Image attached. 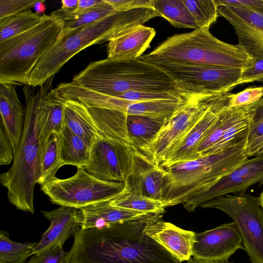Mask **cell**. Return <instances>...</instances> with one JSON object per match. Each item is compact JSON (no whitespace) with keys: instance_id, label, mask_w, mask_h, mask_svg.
<instances>
[{"instance_id":"1","label":"cell","mask_w":263,"mask_h":263,"mask_svg":"<svg viewBox=\"0 0 263 263\" xmlns=\"http://www.w3.org/2000/svg\"><path fill=\"white\" fill-rule=\"evenodd\" d=\"M146 217L110 228H80L67 263H181L143 233Z\"/></svg>"},{"instance_id":"32","label":"cell","mask_w":263,"mask_h":263,"mask_svg":"<svg viewBox=\"0 0 263 263\" xmlns=\"http://www.w3.org/2000/svg\"><path fill=\"white\" fill-rule=\"evenodd\" d=\"M39 176L37 183L43 185L54 179L58 170L62 166L58 154V133H53L40 147Z\"/></svg>"},{"instance_id":"2","label":"cell","mask_w":263,"mask_h":263,"mask_svg":"<svg viewBox=\"0 0 263 263\" xmlns=\"http://www.w3.org/2000/svg\"><path fill=\"white\" fill-rule=\"evenodd\" d=\"M157 16H161L152 8L117 11L68 33L62 37L60 42L38 61L29 76L27 85H42L81 50L93 45L109 42Z\"/></svg>"},{"instance_id":"39","label":"cell","mask_w":263,"mask_h":263,"mask_svg":"<svg viewBox=\"0 0 263 263\" xmlns=\"http://www.w3.org/2000/svg\"><path fill=\"white\" fill-rule=\"evenodd\" d=\"M40 0H0V20L30 9Z\"/></svg>"},{"instance_id":"35","label":"cell","mask_w":263,"mask_h":263,"mask_svg":"<svg viewBox=\"0 0 263 263\" xmlns=\"http://www.w3.org/2000/svg\"><path fill=\"white\" fill-rule=\"evenodd\" d=\"M241 108L242 106L231 108L229 106L221 112L217 120L198 147L197 153L199 158L219 140L225 131L238 117Z\"/></svg>"},{"instance_id":"38","label":"cell","mask_w":263,"mask_h":263,"mask_svg":"<svg viewBox=\"0 0 263 263\" xmlns=\"http://www.w3.org/2000/svg\"><path fill=\"white\" fill-rule=\"evenodd\" d=\"M262 97V86L249 87L238 93H233L230 101L229 107L234 108L249 105L257 102Z\"/></svg>"},{"instance_id":"24","label":"cell","mask_w":263,"mask_h":263,"mask_svg":"<svg viewBox=\"0 0 263 263\" xmlns=\"http://www.w3.org/2000/svg\"><path fill=\"white\" fill-rule=\"evenodd\" d=\"M256 108V102L242 106L238 117L225 131L219 140L202 156L218 153L248 143Z\"/></svg>"},{"instance_id":"9","label":"cell","mask_w":263,"mask_h":263,"mask_svg":"<svg viewBox=\"0 0 263 263\" xmlns=\"http://www.w3.org/2000/svg\"><path fill=\"white\" fill-rule=\"evenodd\" d=\"M41 187L53 204L80 209L112 200L123 190L124 184L99 179L80 167L71 177H56Z\"/></svg>"},{"instance_id":"44","label":"cell","mask_w":263,"mask_h":263,"mask_svg":"<svg viewBox=\"0 0 263 263\" xmlns=\"http://www.w3.org/2000/svg\"><path fill=\"white\" fill-rule=\"evenodd\" d=\"M217 5L244 7L263 14V0H215Z\"/></svg>"},{"instance_id":"14","label":"cell","mask_w":263,"mask_h":263,"mask_svg":"<svg viewBox=\"0 0 263 263\" xmlns=\"http://www.w3.org/2000/svg\"><path fill=\"white\" fill-rule=\"evenodd\" d=\"M256 184H263V153L248 158L209 190L194 195L183 205L192 212L205 201L228 194H244Z\"/></svg>"},{"instance_id":"22","label":"cell","mask_w":263,"mask_h":263,"mask_svg":"<svg viewBox=\"0 0 263 263\" xmlns=\"http://www.w3.org/2000/svg\"><path fill=\"white\" fill-rule=\"evenodd\" d=\"M1 123L12 144L14 153L21 141L25 109L18 97L16 87L11 84H0Z\"/></svg>"},{"instance_id":"25","label":"cell","mask_w":263,"mask_h":263,"mask_svg":"<svg viewBox=\"0 0 263 263\" xmlns=\"http://www.w3.org/2000/svg\"><path fill=\"white\" fill-rule=\"evenodd\" d=\"M63 124L83 139L89 148L95 140L101 136L86 106L77 101H65Z\"/></svg>"},{"instance_id":"42","label":"cell","mask_w":263,"mask_h":263,"mask_svg":"<svg viewBox=\"0 0 263 263\" xmlns=\"http://www.w3.org/2000/svg\"><path fill=\"white\" fill-rule=\"evenodd\" d=\"M14 151L2 123L0 124V165L9 164L14 160Z\"/></svg>"},{"instance_id":"21","label":"cell","mask_w":263,"mask_h":263,"mask_svg":"<svg viewBox=\"0 0 263 263\" xmlns=\"http://www.w3.org/2000/svg\"><path fill=\"white\" fill-rule=\"evenodd\" d=\"M155 35L153 28L143 25L135 27L109 41L107 58L123 60L139 59Z\"/></svg>"},{"instance_id":"16","label":"cell","mask_w":263,"mask_h":263,"mask_svg":"<svg viewBox=\"0 0 263 263\" xmlns=\"http://www.w3.org/2000/svg\"><path fill=\"white\" fill-rule=\"evenodd\" d=\"M244 249L242 239L234 222L196 234L193 258L210 261H228L237 250Z\"/></svg>"},{"instance_id":"17","label":"cell","mask_w":263,"mask_h":263,"mask_svg":"<svg viewBox=\"0 0 263 263\" xmlns=\"http://www.w3.org/2000/svg\"><path fill=\"white\" fill-rule=\"evenodd\" d=\"M162 214H153L145 219L143 233L163 247L180 262L193 256L196 234L164 221Z\"/></svg>"},{"instance_id":"51","label":"cell","mask_w":263,"mask_h":263,"mask_svg":"<svg viewBox=\"0 0 263 263\" xmlns=\"http://www.w3.org/2000/svg\"><path fill=\"white\" fill-rule=\"evenodd\" d=\"M227 263H234V262H228V261H227Z\"/></svg>"},{"instance_id":"28","label":"cell","mask_w":263,"mask_h":263,"mask_svg":"<svg viewBox=\"0 0 263 263\" xmlns=\"http://www.w3.org/2000/svg\"><path fill=\"white\" fill-rule=\"evenodd\" d=\"M116 10L105 0L98 6L83 12L66 11L61 8L50 15L59 17L64 23L62 37L79 28L115 13Z\"/></svg>"},{"instance_id":"8","label":"cell","mask_w":263,"mask_h":263,"mask_svg":"<svg viewBox=\"0 0 263 263\" xmlns=\"http://www.w3.org/2000/svg\"><path fill=\"white\" fill-rule=\"evenodd\" d=\"M199 207L217 209L230 217L251 262L263 263V210L258 197L246 193L228 194L205 201Z\"/></svg>"},{"instance_id":"18","label":"cell","mask_w":263,"mask_h":263,"mask_svg":"<svg viewBox=\"0 0 263 263\" xmlns=\"http://www.w3.org/2000/svg\"><path fill=\"white\" fill-rule=\"evenodd\" d=\"M165 171L139 151L134 149L124 189L152 199L161 201Z\"/></svg>"},{"instance_id":"34","label":"cell","mask_w":263,"mask_h":263,"mask_svg":"<svg viewBox=\"0 0 263 263\" xmlns=\"http://www.w3.org/2000/svg\"><path fill=\"white\" fill-rule=\"evenodd\" d=\"M37 242H16L11 240L9 234L0 232V263H25L27 258L33 255Z\"/></svg>"},{"instance_id":"20","label":"cell","mask_w":263,"mask_h":263,"mask_svg":"<svg viewBox=\"0 0 263 263\" xmlns=\"http://www.w3.org/2000/svg\"><path fill=\"white\" fill-rule=\"evenodd\" d=\"M110 200L93 203L79 209L78 219L80 228H110L128 221L144 218L153 213H147L116 207Z\"/></svg>"},{"instance_id":"48","label":"cell","mask_w":263,"mask_h":263,"mask_svg":"<svg viewBox=\"0 0 263 263\" xmlns=\"http://www.w3.org/2000/svg\"><path fill=\"white\" fill-rule=\"evenodd\" d=\"M228 261H210L199 259H190L186 263H227Z\"/></svg>"},{"instance_id":"23","label":"cell","mask_w":263,"mask_h":263,"mask_svg":"<svg viewBox=\"0 0 263 263\" xmlns=\"http://www.w3.org/2000/svg\"><path fill=\"white\" fill-rule=\"evenodd\" d=\"M65 102L53 89L42 96L37 106L35 116L40 147L53 133H58L62 128Z\"/></svg>"},{"instance_id":"4","label":"cell","mask_w":263,"mask_h":263,"mask_svg":"<svg viewBox=\"0 0 263 263\" xmlns=\"http://www.w3.org/2000/svg\"><path fill=\"white\" fill-rule=\"evenodd\" d=\"M140 59L151 64L215 65L242 70L251 66L254 61L238 45L218 39L209 28L171 36Z\"/></svg>"},{"instance_id":"50","label":"cell","mask_w":263,"mask_h":263,"mask_svg":"<svg viewBox=\"0 0 263 263\" xmlns=\"http://www.w3.org/2000/svg\"><path fill=\"white\" fill-rule=\"evenodd\" d=\"M263 153V146L262 147V148L260 149V151L258 152L257 155L258 154H262Z\"/></svg>"},{"instance_id":"37","label":"cell","mask_w":263,"mask_h":263,"mask_svg":"<svg viewBox=\"0 0 263 263\" xmlns=\"http://www.w3.org/2000/svg\"><path fill=\"white\" fill-rule=\"evenodd\" d=\"M263 146V97L256 102L248 141L249 157L255 156Z\"/></svg>"},{"instance_id":"45","label":"cell","mask_w":263,"mask_h":263,"mask_svg":"<svg viewBox=\"0 0 263 263\" xmlns=\"http://www.w3.org/2000/svg\"><path fill=\"white\" fill-rule=\"evenodd\" d=\"M103 0H79L74 12H79L90 9L102 3Z\"/></svg>"},{"instance_id":"7","label":"cell","mask_w":263,"mask_h":263,"mask_svg":"<svg viewBox=\"0 0 263 263\" xmlns=\"http://www.w3.org/2000/svg\"><path fill=\"white\" fill-rule=\"evenodd\" d=\"M64 23L43 14L30 30L0 43V84L28 85L32 70L40 59L61 40Z\"/></svg>"},{"instance_id":"29","label":"cell","mask_w":263,"mask_h":263,"mask_svg":"<svg viewBox=\"0 0 263 263\" xmlns=\"http://www.w3.org/2000/svg\"><path fill=\"white\" fill-rule=\"evenodd\" d=\"M165 120L127 115L126 130L130 145L138 151L147 145L156 137Z\"/></svg>"},{"instance_id":"43","label":"cell","mask_w":263,"mask_h":263,"mask_svg":"<svg viewBox=\"0 0 263 263\" xmlns=\"http://www.w3.org/2000/svg\"><path fill=\"white\" fill-rule=\"evenodd\" d=\"M116 11H124L137 8L153 9L154 0H105Z\"/></svg>"},{"instance_id":"31","label":"cell","mask_w":263,"mask_h":263,"mask_svg":"<svg viewBox=\"0 0 263 263\" xmlns=\"http://www.w3.org/2000/svg\"><path fill=\"white\" fill-rule=\"evenodd\" d=\"M115 206L143 213L163 214L165 212L162 201L128 191L124 189L110 200Z\"/></svg>"},{"instance_id":"36","label":"cell","mask_w":263,"mask_h":263,"mask_svg":"<svg viewBox=\"0 0 263 263\" xmlns=\"http://www.w3.org/2000/svg\"><path fill=\"white\" fill-rule=\"evenodd\" d=\"M199 28H209L218 17L215 0H183Z\"/></svg>"},{"instance_id":"30","label":"cell","mask_w":263,"mask_h":263,"mask_svg":"<svg viewBox=\"0 0 263 263\" xmlns=\"http://www.w3.org/2000/svg\"><path fill=\"white\" fill-rule=\"evenodd\" d=\"M153 9L175 27L199 28L183 0H154Z\"/></svg>"},{"instance_id":"33","label":"cell","mask_w":263,"mask_h":263,"mask_svg":"<svg viewBox=\"0 0 263 263\" xmlns=\"http://www.w3.org/2000/svg\"><path fill=\"white\" fill-rule=\"evenodd\" d=\"M42 18L29 9L0 20V43L30 30Z\"/></svg>"},{"instance_id":"11","label":"cell","mask_w":263,"mask_h":263,"mask_svg":"<svg viewBox=\"0 0 263 263\" xmlns=\"http://www.w3.org/2000/svg\"><path fill=\"white\" fill-rule=\"evenodd\" d=\"M216 94L192 95L181 108L165 120L154 139L139 151L159 165L170 149L206 110Z\"/></svg>"},{"instance_id":"41","label":"cell","mask_w":263,"mask_h":263,"mask_svg":"<svg viewBox=\"0 0 263 263\" xmlns=\"http://www.w3.org/2000/svg\"><path fill=\"white\" fill-rule=\"evenodd\" d=\"M254 82L263 83V59H254L251 66L241 70L237 86Z\"/></svg>"},{"instance_id":"47","label":"cell","mask_w":263,"mask_h":263,"mask_svg":"<svg viewBox=\"0 0 263 263\" xmlns=\"http://www.w3.org/2000/svg\"><path fill=\"white\" fill-rule=\"evenodd\" d=\"M45 1L40 0L34 6V8L36 13L38 14L43 13L45 10V6L44 4Z\"/></svg>"},{"instance_id":"3","label":"cell","mask_w":263,"mask_h":263,"mask_svg":"<svg viewBox=\"0 0 263 263\" xmlns=\"http://www.w3.org/2000/svg\"><path fill=\"white\" fill-rule=\"evenodd\" d=\"M54 77L40 86L35 93L29 85L23 88L26 100L24 127L14 153L13 164L0 175L9 202L18 210L34 214V191L39 176L40 144L35 124L37 105L42 96L52 89Z\"/></svg>"},{"instance_id":"19","label":"cell","mask_w":263,"mask_h":263,"mask_svg":"<svg viewBox=\"0 0 263 263\" xmlns=\"http://www.w3.org/2000/svg\"><path fill=\"white\" fill-rule=\"evenodd\" d=\"M78 208L60 206L49 211L42 213L50 221L48 229L37 242L33 255L41 254L55 246H62L70 237H74L80 228L78 219Z\"/></svg>"},{"instance_id":"10","label":"cell","mask_w":263,"mask_h":263,"mask_svg":"<svg viewBox=\"0 0 263 263\" xmlns=\"http://www.w3.org/2000/svg\"><path fill=\"white\" fill-rule=\"evenodd\" d=\"M182 94L228 92L237 86L242 69L222 66L156 64Z\"/></svg>"},{"instance_id":"12","label":"cell","mask_w":263,"mask_h":263,"mask_svg":"<svg viewBox=\"0 0 263 263\" xmlns=\"http://www.w3.org/2000/svg\"><path fill=\"white\" fill-rule=\"evenodd\" d=\"M134 149L123 141L101 135L91 146L84 168L99 179L124 183L132 165Z\"/></svg>"},{"instance_id":"26","label":"cell","mask_w":263,"mask_h":263,"mask_svg":"<svg viewBox=\"0 0 263 263\" xmlns=\"http://www.w3.org/2000/svg\"><path fill=\"white\" fill-rule=\"evenodd\" d=\"M85 105L101 135L130 145L126 130V114L116 110Z\"/></svg>"},{"instance_id":"49","label":"cell","mask_w":263,"mask_h":263,"mask_svg":"<svg viewBox=\"0 0 263 263\" xmlns=\"http://www.w3.org/2000/svg\"><path fill=\"white\" fill-rule=\"evenodd\" d=\"M259 204L263 210V190L258 196Z\"/></svg>"},{"instance_id":"5","label":"cell","mask_w":263,"mask_h":263,"mask_svg":"<svg viewBox=\"0 0 263 263\" xmlns=\"http://www.w3.org/2000/svg\"><path fill=\"white\" fill-rule=\"evenodd\" d=\"M248 143L218 153L163 168L162 200L165 208L183 203L209 190L249 158Z\"/></svg>"},{"instance_id":"15","label":"cell","mask_w":263,"mask_h":263,"mask_svg":"<svg viewBox=\"0 0 263 263\" xmlns=\"http://www.w3.org/2000/svg\"><path fill=\"white\" fill-rule=\"evenodd\" d=\"M217 6L219 16L234 29L238 45L253 59H263V14L244 7Z\"/></svg>"},{"instance_id":"40","label":"cell","mask_w":263,"mask_h":263,"mask_svg":"<svg viewBox=\"0 0 263 263\" xmlns=\"http://www.w3.org/2000/svg\"><path fill=\"white\" fill-rule=\"evenodd\" d=\"M67 254L62 246H57L41 254H33L27 263H67Z\"/></svg>"},{"instance_id":"46","label":"cell","mask_w":263,"mask_h":263,"mask_svg":"<svg viewBox=\"0 0 263 263\" xmlns=\"http://www.w3.org/2000/svg\"><path fill=\"white\" fill-rule=\"evenodd\" d=\"M79 0H62L61 9L66 11H74L77 8Z\"/></svg>"},{"instance_id":"52","label":"cell","mask_w":263,"mask_h":263,"mask_svg":"<svg viewBox=\"0 0 263 263\" xmlns=\"http://www.w3.org/2000/svg\"><path fill=\"white\" fill-rule=\"evenodd\" d=\"M262 86H263V85H262Z\"/></svg>"},{"instance_id":"27","label":"cell","mask_w":263,"mask_h":263,"mask_svg":"<svg viewBox=\"0 0 263 263\" xmlns=\"http://www.w3.org/2000/svg\"><path fill=\"white\" fill-rule=\"evenodd\" d=\"M89 147L66 125L58 133V154L62 166L72 165L84 167L89 156Z\"/></svg>"},{"instance_id":"13","label":"cell","mask_w":263,"mask_h":263,"mask_svg":"<svg viewBox=\"0 0 263 263\" xmlns=\"http://www.w3.org/2000/svg\"><path fill=\"white\" fill-rule=\"evenodd\" d=\"M232 93L216 94L210 105L190 129L167 152L159 165L162 168L199 158L198 147L217 120L221 112L229 106Z\"/></svg>"},{"instance_id":"6","label":"cell","mask_w":263,"mask_h":263,"mask_svg":"<svg viewBox=\"0 0 263 263\" xmlns=\"http://www.w3.org/2000/svg\"><path fill=\"white\" fill-rule=\"evenodd\" d=\"M72 82L108 95L131 90L178 91L163 71L140 59L107 58L94 61L74 76Z\"/></svg>"}]
</instances>
